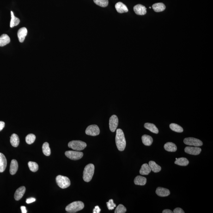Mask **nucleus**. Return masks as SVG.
I'll return each instance as SVG.
<instances>
[{
	"label": "nucleus",
	"instance_id": "nucleus-26",
	"mask_svg": "<svg viewBox=\"0 0 213 213\" xmlns=\"http://www.w3.org/2000/svg\"><path fill=\"white\" fill-rule=\"evenodd\" d=\"M147 181V178L141 176L136 177L134 179V183L136 185H145Z\"/></svg>",
	"mask_w": 213,
	"mask_h": 213
},
{
	"label": "nucleus",
	"instance_id": "nucleus-30",
	"mask_svg": "<svg viewBox=\"0 0 213 213\" xmlns=\"http://www.w3.org/2000/svg\"><path fill=\"white\" fill-rule=\"evenodd\" d=\"M169 127L171 130L175 131V132L182 133L184 131L183 128L181 126L178 125V124H174V123L171 124L170 125Z\"/></svg>",
	"mask_w": 213,
	"mask_h": 213
},
{
	"label": "nucleus",
	"instance_id": "nucleus-36",
	"mask_svg": "<svg viewBox=\"0 0 213 213\" xmlns=\"http://www.w3.org/2000/svg\"><path fill=\"white\" fill-rule=\"evenodd\" d=\"M174 213H184L185 212L182 209L179 208H177L174 210L173 212Z\"/></svg>",
	"mask_w": 213,
	"mask_h": 213
},
{
	"label": "nucleus",
	"instance_id": "nucleus-24",
	"mask_svg": "<svg viewBox=\"0 0 213 213\" xmlns=\"http://www.w3.org/2000/svg\"><path fill=\"white\" fill-rule=\"evenodd\" d=\"M149 166L150 167L151 171L154 173H158L161 171V168L160 166L156 163L154 161H151L149 162Z\"/></svg>",
	"mask_w": 213,
	"mask_h": 213
},
{
	"label": "nucleus",
	"instance_id": "nucleus-3",
	"mask_svg": "<svg viewBox=\"0 0 213 213\" xmlns=\"http://www.w3.org/2000/svg\"><path fill=\"white\" fill-rule=\"evenodd\" d=\"M84 204L80 201L73 202L66 208V210L69 213H75L82 210L84 208Z\"/></svg>",
	"mask_w": 213,
	"mask_h": 213
},
{
	"label": "nucleus",
	"instance_id": "nucleus-32",
	"mask_svg": "<svg viewBox=\"0 0 213 213\" xmlns=\"http://www.w3.org/2000/svg\"><path fill=\"white\" fill-rule=\"evenodd\" d=\"M96 4L102 7H107L109 4L108 0H93Z\"/></svg>",
	"mask_w": 213,
	"mask_h": 213
},
{
	"label": "nucleus",
	"instance_id": "nucleus-12",
	"mask_svg": "<svg viewBox=\"0 0 213 213\" xmlns=\"http://www.w3.org/2000/svg\"><path fill=\"white\" fill-rule=\"evenodd\" d=\"M26 188L25 186H21L16 190L14 194V198L16 201L21 199L26 192Z\"/></svg>",
	"mask_w": 213,
	"mask_h": 213
},
{
	"label": "nucleus",
	"instance_id": "nucleus-9",
	"mask_svg": "<svg viewBox=\"0 0 213 213\" xmlns=\"http://www.w3.org/2000/svg\"><path fill=\"white\" fill-rule=\"evenodd\" d=\"M118 124V117L116 115H113L109 118V125L111 132H114L116 131Z\"/></svg>",
	"mask_w": 213,
	"mask_h": 213
},
{
	"label": "nucleus",
	"instance_id": "nucleus-23",
	"mask_svg": "<svg viewBox=\"0 0 213 213\" xmlns=\"http://www.w3.org/2000/svg\"><path fill=\"white\" fill-rule=\"evenodd\" d=\"M142 141L143 144L147 146L151 145L153 142L152 138L150 136L147 135L142 136Z\"/></svg>",
	"mask_w": 213,
	"mask_h": 213
},
{
	"label": "nucleus",
	"instance_id": "nucleus-28",
	"mask_svg": "<svg viewBox=\"0 0 213 213\" xmlns=\"http://www.w3.org/2000/svg\"><path fill=\"white\" fill-rule=\"evenodd\" d=\"M11 20L10 21V27L11 28H13V27L19 25L20 23V20L15 16L12 11H11Z\"/></svg>",
	"mask_w": 213,
	"mask_h": 213
},
{
	"label": "nucleus",
	"instance_id": "nucleus-33",
	"mask_svg": "<svg viewBox=\"0 0 213 213\" xmlns=\"http://www.w3.org/2000/svg\"><path fill=\"white\" fill-rule=\"evenodd\" d=\"M36 139V136L33 134H29L26 136V142L28 144H31L34 142Z\"/></svg>",
	"mask_w": 213,
	"mask_h": 213
},
{
	"label": "nucleus",
	"instance_id": "nucleus-25",
	"mask_svg": "<svg viewBox=\"0 0 213 213\" xmlns=\"http://www.w3.org/2000/svg\"><path fill=\"white\" fill-rule=\"evenodd\" d=\"M152 8L154 11L159 12L163 11L166 9V7L163 3H155L152 5Z\"/></svg>",
	"mask_w": 213,
	"mask_h": 213
},
{
	"label": "nucleus",
	"instance_id": "nucleus-17",
	"mask_svg": "<svg viewBox=\"0 0 213 213\" xmlns=\"http://www.w3.org/2000/svg\"><path fill=\"white\" fill-rule=\"evenodd\" d=\"M18 168V161L15 160H12L11 162L9 172L11 175H14L17 171Z\"/></svg>",
	"mask_w": 213,
	"mask_h": 213
},
{
	"label": "nucleus",
	"instance_id": "nucleus-38",
	"mask_svg": "<svg viewBox=\"0 0 213 213\" xmlns=\"http://www.w3.org/2000/svg\"><path fill=\"white\" fill-rule=\"evenodd\" d=\"M101 211V209L98 206H96L95 207L94 210H93V213H100Z\"/></svg>",
	"mask_w": 213,
	"mask_h": 213
},
{
	"label": "nucleus",
	"instance_id": "nucleus-13",
	"mask_svg": "<svg viewBox=\"0 0 213 213\" xmlns=\"http://www.w3.org/2000/svg\"><path fill=\"white\" fill-rule=\"evenodd\" d=\"M27 30L26 27H22L19 30L18 32V36L20 42H23L27 34Z\"/></svg>",
	"mask_w": 213,
	"mask_h": 213
},
{
	"label": "nucleus",
	"instance_id": "nucleus-40",
	"mask_svg": "<svg viewBox=\"0 0 213 213\" xmlns=\"http://www.w3.org/2000/svg\"><path fill=\"white\" fill-rule=\"evenodd\" d=\"M21 212L22 213H27V211L26 210V207L25 206H21Z\"/></svg>",
	"mask_w": 213,
	"mask_h": 213
},
{
	"label": "nucleus",
	"instance_id": "nucleus-5",
	"mask_svg": "<svg viewBox=\"0 0 213 213\" xmlns=\"http://www.w3.org/2000/svg\"><path fill=\"white\" fill-rule=\"evenodd\" d=\"M87 146L85 142L81 141H71L68 144L69 148L76 151L83 150L87 147Z\"/></svg>",
	"mask_w": 213,
	"mask_h": 213
},
{
	"label": "nucleus",
	"instance_id": "nucleus-29",
	"mask_svg": "<svg viewBox=\"0 0 213 213\" xmlns=\"http://www.w3.org/2000/svg\"><path fill=\"white\" fill-rule=\"evenodd\" d=\"M43 152L46 156H50L51 154V149L49 144L47 142H44L42 146Z\"/></svg>",
	"mask_w": 213,
	"mask_h": 213
},
{
	"label": "nucleus",
	"instance_id": "nucleus-35",
	"mask_svg": "<svg viewBox=\"0 0 213 213\" xmlns=\"http://www.w3.org/2000/svg\"><path fill=\"white\" fill-rule=\"evenodd\" d=\"M106 204L109 210H113L116 207V204L114 203L113 199L109 200V202H107Z\"/></svg>",
	"mask_w": 213,
	"mask_h": 213
},
{
	"label": "nucleus",
	"instance_id": "nucleus-2",
	"mask_svg": "<svg viewBox=\"0 0 213 213\" xmlns=\"http://www.w3.org/2000/svg\"><path fill=\"white\" fill-rule=\"evenodd\" d=\"M94 166L93 164L87 165L83 171V179L85 182H89L91 180L94 175Z\"/></svg>",
	"mask_w": 213,
	"mask_h": 213
},
{
	"label": "nucleus",
	"instance_id": "nucleus-20",
	"mask_svg": "<svg viewBox=\"0 0 213 213\" xmlns=\"http://www.w3.org/2000/svg\"><path fill=\"white\" fill-rule=\"evenodd\" d=\"M10 42V38L7 34H3L0 36V46H4L9 44Z\"/></svg>",
	"mask_w": 213,
	"mask_h": 213
},
{
	"label": "nucleus",
	"instance_id": "nucleus-11",
	"mask_svg": "<svg viewBox=\"0 0 213 213\" xmlns=\"http://www.w3.org/2000/svg\"><path fill=\"white\" fill-rule=\"evenodd\" d=\"M134 11L138 15H144L147 13V8L142 5H136L133 8Z\"/></svg>",
	"mask_w": 213,
	"mask_h": 213
},
{
	"label": "nucleus",
	"instance_id": "nucleus-14",
	"mask_svg": "<svg viewBox=\"0 0 213 213\" xmlns=\"http://www.w3.org/2000/svg\"><path fill=\"white\" fill-rule=\"evenodd\" d=\"M115 7L117 12L120 14L127 12L128 11L127 7L122 2H117L115 4Z\"/></svg>",
	"mask_w": 213,
	"mask_h": 213
},
{
	"label": "nucleus",
	"instance_id": "nucleus-4",
	"mask_svg": "<svg viewBox=\"0 0 213 213\" xmlns=\"http://www.w3.org/2000/svg\"><path fill=\"white\" fill-rule=\"evenodd\" d=\"M56 182L58 186L62 189H65L70 186L71 184L70 179L67 177L58 175L56 178Z\"/></svg>",
	"mask_w": 213,
	"mask_h": 213
},
{
	"label": "nucleus",
	"instance_id": "nucleus-19",
	"mask_svg": "<svg viewBox=\"0 0 213 213\" xmlns=\"http://www.w3.org/2000/svg\"><path fill=\"white\" fill-rule=\"evenodd\" d=\"M151 171V169L149 165L147 163H144L142 165L139 173L142 175H148Z\"/></svg>",
	"mask_w": 213,
	"mask_h": 213
},
{
	"label": "nucleus",
	"instance_id": "nucleus-8",
	"mask_svg": "<svg viewBox=\"0 0 213 213\" xmlns=\"http://www.w3.org/2000/svg\"><path fill=\"white\" fill-rule=\"evenodd\" d=\"M85 133L88 136H98L100 133V129L97 125H90L86 129Z\"/></svg>",
	"mask_w": 213,
	"mask_h": 213
},
{
	"label": "nucleus",
	"instance_id": "nucleus-41",
	"mask_svg": "<svg viewBox=\"0 0 213 213\" xmlns=\"http://www.w3.org/2000/svg\"><path fill=\"white\" fill-rule=\"evenodd\" d=\"M163 213H173V212H172L171 210H169V209H166L163 210L162 212Z\"/></svg>",
	"mask_w": 213,
	"mask_h": 213
},
{
	"label": "nucleus",
	"instance_id": "nucleus-37",
	"mask_svg": "<svg viewBox=\"0 0 213 213\" xmlns=\"http://www.w3.org/2000/svg\"><path fill=\"white\" fill-rule=\"evenodd\" d=\"M35 201L36 199L35 198L31 197V198H27V200H26V203H27V204H30V203H33V202H35Z\"/></svg>",
	"mask_w": 213,
	"mask_h": 213
},
{
	"label": "nucleus",
	"instance_id": "nucleus-43",
	"mask_svg": "<svg viewBox=\"0 0 213 213\" xmlns=\"http://www.w3.org/2000/svg\"><path fill=\"white\" fill-rule=\"evenodd\" d=\"M149 8H151V7H149Z\"/></svg>",
	"mask_w": 213,
	"mask_h": 213
},
{
	"label": "nucleus",
	"instance_id": "nucleus-18",
	"mask_svg": "<svg viewBox=\"0 0 213 213\" xmlns=\"http://www.w3.org/2000/svg\"><path fill=\"white\" fill-rule=\"evenodd\" d=\"M164 148L166 151L170 152H175L177 149L175 144L172 142H168L165 144Z\"/></svg>",
	"mask_w": 213,
	"mask_h": 213
},
{
	"label": "nucleus",
	"instance_id": "nucleus-1",
	"mask_svg": "<svg viewBox=\"0 0 213 213\" xmlns=\"http://www.w3.org/2000/svg\"><path fill=\"white\" fill-rule=\"evenodd\" d=\"M116 145L118 150L124 151L126 147V141L124 132L120 129H118L116 131L115 138Z\"/></svg>",
	"mask_w": 213,
	"mask_h": 213
},
{
	"label": "nucleus",
	"instance_id": "nucleus-21",
	"mask_svg": "<svg viewBox=\"0 0 213 213\" xmlns=\"http://www.w3.org/2000/svg\"><path fill=\"white\" fill-rule=\"evenodd\" d=\"M10 142L11 144L13 147H17L20 143V139L18 136L16 134H13L10 137Z\"/></svg>",
	"mask_w": 213,
	"mask_h": 213
},
{
	"label": "nucleus",
	"instance_id": "nucleus-31",
	"mask_svg": "<svg viewBox=\"0 0 213 213\" xmlns=\"http://www.w3.org/2000/svg\"><path fill=\"white\" fill-rule=\"evenodd\" d=\"M28 167L31 171L35 172L38 170L39 167L36 163L33 161H29L28 162Z\"/></svg>",
	"mask_w": 213,
	"mask_h": 213
},
{
	"label": "nucleus",
	"instance_id": "nucleus-15",
	"mask_svg": "<svg viewBox=\"0 0 213 213\" xmlns=\"http://www.w3.org/2000/svg\"><path fill=\"white\" fill-rule=\"evenodd\" d=\"M155 192L158 196L161 197H167L170 194V191L168 189L161 187H158Z\"/></svg>",
	"mask_w": 213,
	"mask_h": 213
},
{
	"label": "nucleus",
	"instance_id": "nucleus-10",
	"mask_svg": "<svg viewBox=\"0 0 213 213\" xmlns=\"http://www.w3.org/2000/svg\"><path fill=\"white\" fill-rule=\"evenodd\" d=\"M185 152L187 154L193 155H198L200 154L201 152V149L199 147H187L185 149Z\"/></svg>",
	"mask_w": 213,
	"mask_h": 213
},
{
	"label": "nucleus",
	"instance_id": "nucleus-7",
	"mask_svg": "<svg viewBox=\"0 0 213 213\" xmlns=\"http://www.w3.org/2000/svg\"><path fill=\"white\" fill-rule=\"evenodd\" d=\"M184 143L187 145L199 147L203 145V142L193 137L185 138L184 140Z\"/></svg>",
	"mask_w": 213,
	"mask_h": 213
},
{
	"label": "nucleus",
	"instance_id": "nucleus-22",
	"mask_svg": "<svg viewBox=\"0 0 213 213\" xmlns=\"http://www.w3.org/2000/svg\"><path fill=\"white\" fill-rule=\"evenodd\" d=\"M144 128L149 130L151 132L153 133L158 134L159 133V130H158V128L154 124H152V123H146L144 125Z\"/></svg>",
	"mask_w": 213,
	"mask_h": 213
},
{
	"label": "nucleus",
	"instance_id": "nucleus-6",
	"mask_svg": "<svg viewBox=\"0 0 213 213\" xmlns=\"http://www.w3.org/2000/svg\"><path fill=\"white\" fill-rule=\"evenodd\" d=\"M66 156L73 160H80L82 157L83 153L82 152L74 151H67L65 152Z\"/></svg>",
	"mask_w": 213,
	"mask_h": 213
},
{
	"label": "nucleus",
	"instance_id": "nucleus-16",
	"mask_svg": "<svg viewBox=\"0 0 213 213\" xmlns=\"http://www.w3.org/2000/svg\"><path fill=\"white\" fill-rule=\"evenodd\" d=\"M7 159L2 153H0V173H2L6 169L7 166Z\"/></svg>",
	"mask_w": 213,
	"mask_h": 213
},
{
	"label": "nucleus",
	"instance_id": "nucleus-34",
	"mask_svg": "<svg viewBox=\"0 0 213 213\" xmlns=\"http://www.w3.org/2000/svg\"><path fill=\"white\" fill-rule=\"evenodd\" d=\"M126 209L123 204H119L115 210V213H124L126 212Z\"/></svg>",
	"mask_w": 213,
	"mask_h": 213
},
{
	"label": "nucleus",
	"instance_id": "nucleus-27",
	"mask_svg": "<svg viewBox=\"0 0 213 213\" xmlns=\"http://www.w3.org/2000/svg\"><path fill=\"white\" fill-rule=\"evenodd\" d=\"M189 163L188 160L185 158H177L174 162V163L176 164L182 166H187L189 164Z\"/></svg>",
	"mask_w": 213,
	"mask_h": 213
},
{
	"label": "nucleus",
	"instance_id": "nucleus-39",
	"mask_svg": "<svg viewBox=\"0 0 213 213\" xmlns=\"http://www.w3.org/2000/svg\"><path fill=\"white\" fill-rule=\"evenodd\" d=\"M5 126V123L4 122L0 121V131H2Z\"/></svg>",
	"mask_w": 213,
	"mask_h": 213
},
{
	"label": "nucleus",
	"instance_id": "nucleus-42",
	"mask_svg": "<svg viewBox=\"0 0 213 213\" xmlns=\"http://www.w3.org/2000/svg\"><path fill=\"white\" fill-rule=\"evenodd\" d=\"M177 158H176V160H177Z\"/></svg>",
	"mask_w": 213,
	"mask_h": 213
}]
</instances>
